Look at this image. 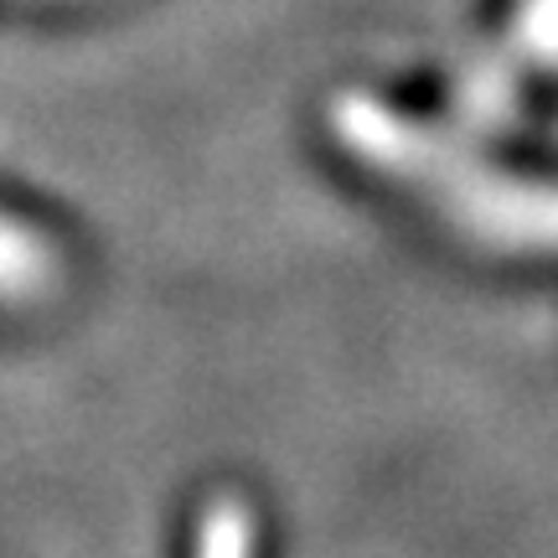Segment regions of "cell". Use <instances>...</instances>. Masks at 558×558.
Wrapping results in <instances>:
<instances>
[{"instance_id": "6da1fadb", "label": "cell", "mask_w": 558, "mask_h": 558, "mask_svg": "<svg viewBox=\"0 0 558 558\" xmlns=\"http://www.w3.org/2000/svg\"><path fill=\"white\" fill-rule=\"evenodd\" d=\"M197 558H254V512L243 501H218L197 533Z\"/></svg>"}]
</instances>
